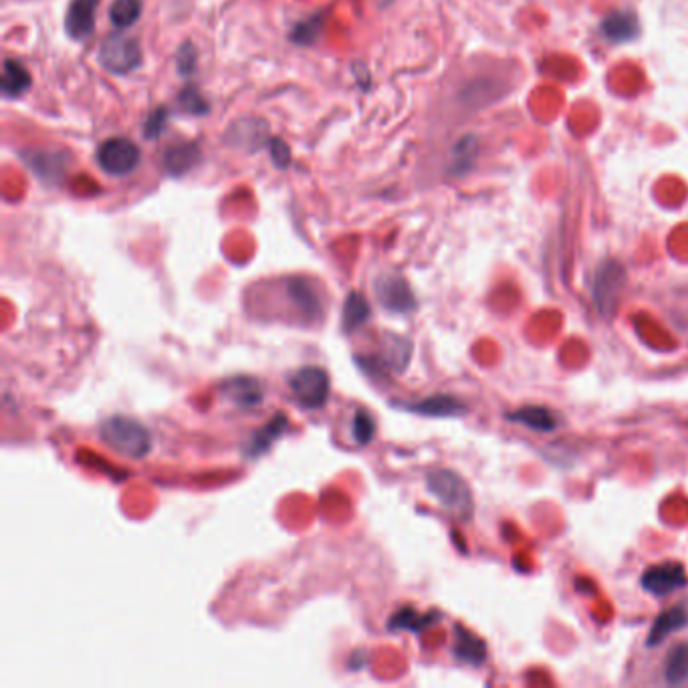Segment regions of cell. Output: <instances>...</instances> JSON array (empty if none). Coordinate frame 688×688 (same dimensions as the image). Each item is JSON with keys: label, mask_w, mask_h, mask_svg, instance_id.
<instances>
[{"label": "cell", "mask_w": 688, "mask_h": 688, "mask_svg": "<svg viewBox=\"0 0 688 688\" xmlns=\"http://www.w3.org/2000/svg\"><path fill=\"white\" fill-rule=\"evenodd\" d=\"M101 440L111 448L134 461H142L152 452V434L136 418L130 416H109L99 426Z\"/></svg>", "instance_id": "1"}, {"label": "cell", "mask_w": 688, "mask_h": 688, "mask_svg": "<svg viewBox=\"0 0 688 688\" xmlns=\"http://www.w3.org/2000/svg\"><path fill=\"white\" fill-rule=\"evenodd\" d=\"M426 487L432 497L450 513L469 521L475 511V501L467 481L448 469L430 471L426 477Z\"/></svg>", "instance_id": "2"}, {"label": "cell", "mask_w": 688, "mask_h": 688, "mask_svg": "<svg viewBox=\"0 0 688 688\" xmlns=\"http://www.w3.org/2000/svg\"><path fill=\"white\" fill-rule=\"evenodd\" d=\"M289 390L303 410H321L329 398V376L323 368L305 366L289 376Z\"/></svg>", "instance_id": "3"}, {"label": "cell", "mask_w": 688, "mask_h": 688, "mask_svg": "<svg viewBox=\"0 0 688 688\" xmlns=\"http://www.w3.org/2000/svg\"><path fill=\"white\" fill-rule=\"evenodd\" d=\"M412 358V341L408 337H400L394 333H388L384 337V348L378 356L370 358H358V364L364 372L372 376L382 374H402Z\"/></svg>", "instance_id": "4"}, {"label": "cell", "mask_w": 688, "mask_h": 688, "mask_svg": "<svg viewBox=\"0 0 688 688\" xmlns=\"http://www.w3.org/2000/svg\"><path fill=\"white\" fill-rule=\"evenodd\" d=\"M99 63L111 73H130L142 63L140 43L124 33L109 35L99 49Z\"/></svg>", "instance_id": "5"}, {"label": "cell", "mask_w": 688, "mask_h": 688, "mask_svg": "<svg viewBox=\"0 0 688 688\" xmlns=\"http://www.w3.org/2000/svg\"><path fill=\"white\" fill-rule=\"evenodd\" d=\"M624 283H626V271L618 261H606L600 265L594 277L592 295H594L596 307L600 309L604 317H612L616 313Z\"/></svg>", "instance_id": "6"}, {"label": "cell", "mask_w": 688, "mask_h": 688, "mask_svg": "<svg viewBox=\"0 0 688 688\" xmlns=\"http://www.w3.org/2000/svg\"><path fill=\"white\" fill-rule=\"evenodd\" d=\"M97 164L109 176H130L140 166V150L126 138H111L99 146Z\"/></svg>", "instance_id": "7"}, {"label": "cell", "mask_w": 688, "mask_h": 688, "mask_svg": "<svg viewBox=\"0 0 688 688\" xmlns=\"http://www.w3.org/2000/svg\"><path fill=\"white\" fill-rule=\"evenodd\" d=\"M376 297L380 305L392 313L406 315L416 309V297L408 281L400 275L386 273L376 281Z\"/></svg>", "instance_id": "8"}, {"label": "cell", "mask_w": 688, "mask_h": 688, "mask_svg": "<svg viewBox=\"0 0 688 688\" xmlns=\"http://www.w3.org/2000/svg\"><path fill=\"white\" fill-rule=\"evenodd\" d=\"M686 584H688L686 571L676 561H664V563L652 565L644 571V576H642V588L656 598H666L672 592L684 588Z\"/></svg>", "instance_id": "9"}, {"label": "cell", "mask_w": 688, "mask_h": 688, "mask_svg": "<svg viewBox=\"0 0 688 688\" xmlns=\"http://www.w3.org/2000/svg\"><path fill=\"white\" fill-rule=\"evenodd\" d=\"M285 293L293 309L307 321H317L323 315V299L319 289L307 277H289L285 281Z\"/></svg>", "instance_id": "10"}, {"label": "cell", "mask_w": 688, "mask_h": 688, "mask_svg": "<svg viewBox=\"0 0 688 688\" xmlns=\"http://www.w3.org/2000/svg\"><path fill=\"white\" fill-rule=\"evenodd\" d=\"M222 392L226 400H231L235 406L245 410L261 406L265 400V386L253 376H235L224 380Z\"/></svg>", "instance_id": "11"}, {"label": "cell", "mask_w": 688, "mask_h": 688, "mask_svg": "<svg viewBox=\"0 0 688 688\" xmlns=\"http://www.w3.org/2000/svg\"><path fill=\"white\" fill-rule=\"evenodd\" d=\"M402 410H408L412 414L418 416H428V418H454V416H463L467 412V406L448 394H436V396H428L420 402H402L398 404Z\"/></svg>", "instance_id": "12"}, {"label": "cell", "mask_w": 688, "mask_h": 688, "mask_svg": "<svg viewBox=\"0 0 688 688\" xmlns=\"http://www.w3.org/2000/svg\"><path fill=\"white\" fill-rule=\"evenodd\" d=\"M95 9H97V0H71L67 17H65V29L71 39L83 41L93 35Z\"/></svg>", "instance_id": "13"}, {"label": "cell", "mask_w": 688, "mask_h": 688, "mask_svg": "<svg viewBox=\"0 0 688 688\" xmlns=\"http://www.w3.org/2000/svg\"><path fill=\"white\" fill-rule=\"evenodd\" d=\"M289 428V420L283 414H277L275 418H271L263 428H259L257 432L251 434V438L247 440V444L243 446V454L247 458H261L263 454H267L271 450V446L285 434V430Z\"/></svg>", "instance_id": "14"}, {"label": "cell", "mask_w": 688, "mask_h": 688, "mask_svg": "<svg viewBox=\"0 0 688 688\" xmlns=\"http://www.w3.org/2000/svg\"><path fill=\"white\" fill-rule=\"evenodd\" d=\"M686 626H688V608H684V606H674V608H670L668 612H662V614L654 620V624H652V628H650V632H648V638H646V646H648V648L658 646V644H662L668 636H672V634L684 630Z\"/></svg>", "instance_id": "15"}, {"label": "cell", "mask_w": 688, "mask_h": 688, "mask_svg": "<svg viewBox=\"0 0 688 688\" xmlns=\"http://www.w3.org/2000/svg\"><path fill=\"white\" fill-rule=\"evenodd\" d=\"M456 660L471 666H481L487 658V644L463 626H454V648Z\"/></svg>", "instance_id": "16"}, {"label": "cell", "mask_w": 688, "mask_h": 688, "mask_svg": "<svg viewBox=\"0 0 688 688\" xmlns=\"http://www.w3.org/2000/svg\"><path fill=\"white\" fill-rule=\"evenodd\" d=\"M509 422H515V424H521V426H527L535 432H553L559 424L557 416L545 408V406H523L519 410H513V412H507L505 416Z\"/></svg>", "instance_id": "17"}, {"label": "cell", "mask_w": 688, "mask_h": 688, "mask_svg": "<svg viewBox=\"0 0 688 688\" xmlns=\"http://www.w3.org/2000/svg\"><path fill=\"white\" fill-rule=\"evenodd\" d=\"M372 317V307L368 299L360 291H352L343 303V317H341V329L343 333H354L362 325H366Z\"/></svg>", "instance_id": "18"}, {"label": "cell", "mask_w": 688, "mask_h": 688, "mask_svg": "<svg viewBox=\"0 0 688 688\" xmlns=\"http://www.w3.org/2000/svg\"><path fill=\"white\" fill-rule=\"evenodd\" d=\"M602 33L606 39L616 41V43L632 41L638 35V19L634 13H628V11L610 13L602 21Z\"/></svg>", "instance_id": "19"}, {"label": "cell", "mask_w": 688, "mask_h": 688, "mask_svg": "<svg viewBox=\"0 0 688 688\" xmlns=\"http://www.w3.org/2000/svg\"><path fill=\"white\" fill-rule=\"evenodd\" d=\"M662 674L670 686H680L688 680V642H678L668 650Z\"/></svg>", "instance_id": "20"}, {"label": "cell", "mask_w": 688, "mask_h": 688, "mask_svg": "<svg viewBox=\"0 0 688 688\" xmlns=\"http://www.w3.org/2000/svg\"><path fill=\"white\" fill-rule=\"evenodd\" d=\"M442 618L440 612H428V614H418L412 608H402L400 612H396L390 618L388 628L390 630H410V632H422L426 628H430L432 624H436Z\"/></svg>", "instance_id": "21"}, {"label": "cell", "mask_w": 688, "mask_h": 688, "mask_svg": "<svg viewBox=\"0 0 688 688\" xmlns=\"http://www.w3.org/2000/svg\"><path fill=\"white\" fill-rule=\"evenodd\" d=\"M33 79L29 71L25 69L23 63L7 59L5 61V71H3V93L7 97H21L29 87Z\"/></svg>", "instance_id": "22"}, {"label": "cell", "mask_w": 688, "mask_h": 688, "mask_svg": "<svg viewBox=\"0 0 688 688\" xmlns=\"http://www.w3.org/2000/svg\"><path fill=\"white\" fill-rule=\"evenodd\" d=\"M477 154H479L477 138L465 136L452 150V174H456V176L467 174L475 166Z\"/></svg>", "instance_id": "23"}, {"label": "cell", "mask_w": 688, "mask_h": 688, "mask_svg": "<svg viewBox=\"0 0 688 688\" xmlns=\"http://www.w3.org/2000/svg\"><path fill=\"white\" fill-rule=\"evenodd\" d=\"M142 15V0H113L109 21L118 29H130Z\"/></svg>", "instance_id": "24"}, {"label": "cell", "mask_w": 688, "mask_h": 688, "mask_svg": "<svg viewBox=\"0 0 688 688\" xmlns=\"http://www.w3.org/2000/svg\"><path fill=\"white\" fill-rule=\"evenodd\" d=\"M352 436H354V442L358 446H368L374 440V436H376V420H374V416L368 410L360 408L354 414V418H352Z\"/></svg>", "instance_id": "25"}, {"label": "cell", "mask_w": 688, "mask_h": 688, "mask_svg": "<svg viewBox=\"0 0 688 688\" xmlns=\"http://www.w3.org/2000/svg\"><path fill=\"white\" fill-rule=\"evenodd\" d=\"M194 156H196L194 146L172 148V150L166 154V168H168L172 174H182V172H186V170H190V168L194 166Z\"/></svg>", "instance_id": "26"}, {"label": "cell", "mask_w": 688, "mask_h": 688, "mask_svg": "<svg viewBox=\"0 0 688 688\" xmlns=\"http://www.w3.org/2000/svg\"><path fill=\"white\" fill-rule=\"evenodd\" d=\"M194 61H196V55H194L192 49H182V51H180L178 65H180V71H182V73H192V71H194Z\"/></svg>", "instance_id": "27"}, {"label": "cell", "mask_w": 688, "mask_h": 688, "mask_svg": "<svg viewBox=\"0 0 688 688\" xmlns=\"http://www.w3.org/2000/svg\"><path fill=\"white\" fill-rule=\"evenodd\" d=\"M164 120H166L164 113H156V116H152V120L146 124V134H148L150 138H154L156 134H160V128H162Z\"/></svg>", "instance_id": "28"}]
</instances>
